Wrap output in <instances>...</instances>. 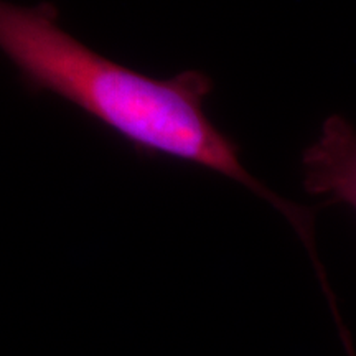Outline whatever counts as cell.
I'll use <instances>...</instances> for the list:
<instances>
[{
  "instance_id": "1",
  "label": "cell",
  "mask_w": 356,
  "mask_h": 356,
  "mask_svg": "<svg viewBox=\"0 0 356 356\" xmlns=\"http://www.w3.org/2000/svg\"><path fill=\"white\" fill-rule=\"evenodd\" d=\"M0 51L30 86L73 102L142 152L197 163L244 185L282 211L302 238L312 236L310 213L252 177L239 145L208 119L203 104L213 81L202 71L155 79L124 68L65 32L51 3L0 0Z\"/></svg>"
},
{
  "instance_id": "2",
  "label": "cell",
  "mask_w": 356,
  "mask_h": 356,
  "mask_svg": "<svg viewBox=\"0 0 356 356\" xmlns=\"http://www.w3.org/2000/svg\"><path fill=\"white\" fill-rule=\"evenodd\" d=\"M302 165L309 193L356 211V131L346 119L330 115L323 122L318 139L305 149Z\"/></svg>"
}]
</instances>
